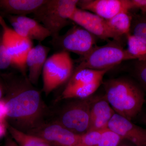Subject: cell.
Here are the masks:
<instances>
[{
    "mask_svg": "<svg viewBox=\"0 0 146 146\" xmlns=\"http://www.w3.org/2000/svg\"><path fill=\"white\" fill-rule=\"evenodd\" d=\"M70 21L94 35L97 38L104 40H112L121 42L120 36L108 24L107 21L94 13L77 7Z\"/></svg>",
    "mask_w": 146,
    "mask_h": 146,
    "instance_id": "obj_11",
    "label": "cell"
},
{
    "mask_svg": "<svg viewBox=\"0 0 146 146\" xmlns=\"http://www.w3.org/2000/svg\"><path fill=\"white\" fill-rule=\"evenodd\" d=\"M128 52L136 60H146V44L133 35L129 33L125 36Z\"/></svg>",
    "mask_w": 146,
    "mask_h": 146,
    "instance_id": "obj_20",
    "label": "cell"
},
{
    "mask_svg": "<svg viewBox=\"0 0 146 146\" xmlns=\"http://www.w3.org/2000/svg\"><path fill=\"white\" fill-rule=\"evenodd\" d=\"M43 140L51 146H78L81 135L55 121L42 123L27 133Z\"/></svg>",
    "mask_w": 146,
    "mask_h": 146,
    "instance_id": "obj_10",
    "label": "cell"
},
{
    "mask_svg": "<svg viewBox=\"0 0 146 146\" xmlns=\"http://www.w3.org/2000/svg\"><path fill=\"white\" fill-rule=\"evenodd\" d=\"M131 60L136 59L124 48L121 42L112 40L103 46H96L88 54L80 57L75 69H112L123 61Z\"/></svg>",
    "mask_w": 146,
    "mask_h": 146,
    "instance_id": "obj_4",
    "label": "cell"
},
{
    "mask_svg": "<svg viewBox=\"0 0 146 146\" xmlns=\"http://www.w3.org/2000/svg\"><path fill=\"white\" fill-rule=\"evenodd\" d=\"M111 69H74L61 94L62 100L84 99L93 96L102 83L105 75Z\"/></svg>",
    "mask_w": 146,
    "mask_h": 146,
    "instance_id": "obj_5",
    "label": "cell"
},
{
    "mask_svg": "<svg viewBox=\"0 0 146 146\" xmlns=\"http://www.w3.org/2000/svg\"><path fill=\"white\" fill-rule=\"evenodd\" d=\"M77 7L106 20L131 9L130 0H78Z\"/></svg>",
    "mask_w": 146,
    "mask_h": 146,
    "instance_id": "obj_12",
    "label": "cell"
},
{
    "mask_svg": "<svg viewBox=\"0 0 146 146\" xmlns=\"http://www.w3.org/2000/svg\"><path fill=\"white\" fill-rule=\"evenodd\" d=\"M7 130L11 137L19 146H51L37 137L17 130L8 123Z\"/></svg>",
    "mask_w": 146,
    "mask_h": 146,
    "instance_id": "obj_19",
    "label": "cell"
},
{
    "mask_svg": "<svg viewBox=\"0 0 146 146\" xmlns=\"http://www.w3.org/2000/svg\"><path fill=\"white\" fill-rule=\"evenodd\" d=\"M131 9H140L142 14L146 13V0H130Z\"/></svg>",
    "mask_w": 146,
    "mask_h": 146,
    "instance_id": "obj_26",
    "label": "cell"
},
{
    "mask_svg": "<svg viewBox=\"0 0 146 146\" xmlns=\"http://www.w3.org/2000/svg\"><path fill=\"white\" fill-rule=\"evenodd\" d=\"M133 73L142 88L146 91V60H136Z\"/></svg>",
    "mask_w": 146,
    "mask_h": 146,
    "instance_id": "obj_24",
    "label": "cell"
},
{
    "mask_svg": "<svg viewBox=\"0 0 146 146\" xmlns=\"http://www.w3.org/2000/svg\"><path fill=\"white\" fill-rule=\"evenodd\" d=\"M106 21L110 27L120 36L125 37L130 33L132 15L129 11L120 12Z\"/></svg>",
    "mask_w": 146,
    "mask_h": 146,
    "instance_id": "obj_18",
    "label": "cell"
},
{
    "mask_svg": "<svg viewBox=\"0 0 146 146\" xmlns=\"http://www.w3.org/2000/svg\"><path fill=\"white\" fill-rule=\"evenodd\" d=\"M11 66V60L7 52L3 39V31L0 34V70Z\"/></svg>",
    "mask_w": 146,
    "mask_h": 146,
    "instance_id": "obj_25",
    "label": "cell"
},
{
    "mask_svg": "<svg viewBox=\"0 0 146 146\" xmlns=\"http://www.w3.org/2000/svg\"><path fill=\"white\" fill-rule=\"evenodd\" d=\"M2 32V29L1 27L0 26V34Z\"/></svg>",
    "mask_w": 146,
    "mask_h": 146,
    "instance_id": "obj_33",
    "label": "cell"
},
{
    "mask_svg": "<svg viewBox=\"0 0 146 146\" xmlns=\"http://www.w3.org/2000/svg\"><path fill=\"white\" fill-rule=\"evenodd\" d=\"M46 0H0V15L27 16L33 14Z\"/></svg>",
    "mask_w": 146,
    "mask_h": 146,
    "instance_id": "obj_17",
    "label": "cell"
},
{
    "mask_svg": "<svg viewBox=\"0 0 146 146\" xmlns=\"http://www.w3.org/2000/svg\"><path fill=\"white\" fill-rule=\"evenodd\" d=\"M4 16L11 25L13 30L24 38L41 43L51 36L48 30L34 18L27 16L8 15Z\"/></svg>",
    "mask_w": 146,
    "mask_h": 146,
    "instance_id": "obj_13",
    "label": "cell"
},
{
    "mask_svg": "<svg viewBox=\"0 0 146 146\" xmlns=\"http://www.w3.org/2000/svg\"><path fill=\"white\" fill-rule=\"evenodd\" d=\"M74 63L70 53L57 51L48 58L43 71L42 91L47 96L67 83L74 71Z\"/></svg>",
    "mask_w": 146,
    "mask_h": 146,
    "instance_id": "obj_6",
    "label": "cell"
},
{
    "mask_svg": "<svg viewBox=\"0 0 146 146\" xmlns=\"http://www.w3.org/2000/svg\"><path fill=\"white\" fill-rule=\"evenodd\" d=\"M103 130L88 131L81 135L80 142L78 146H98Z\"/></svg>",
    "mask_w": 146,
    "mask_h": 146,
    "instance_id": "obj_23",
    "label": "cell"
},
{
    "mask_svg": "<svg viewBox=\"0 0 146 146\" xmlns=\"http://www.w3.org/2000/svg\"><path fill=\"white\" fill-rule=\"evenodd\" d=\"M118 146H136L129 141L123 139Z\"/></svg>",
    "mask_w": 146,
    "mask_h": 146,
    "instance_id": "obj_31",
    "label": "cell"
},
{
    "mask_svg": "<svg viewBox=\"0 0 146 146\" xmlns=\"http://www.w3.org/2000/svg\"><path fill=\"white\" fill-rule=\"evenodd\" d=\"M4 146H19L11 136H7L6 138Z\"/></svg>",
    "mask_w": 146,
    "mask_h": 146,
    "instance_id": "obj_28",
    "label": "cell"
},
{
    "mask_svg": "<svg viewBox=\"0 0 146 146\" xmlns=\"http://www.w3.org/2000/svg\"><path fill=\"white\" fill-rule=\"evenodd\" d=\"M0 122L7 123V111L5 101L0 100Z\"/></svg>",
    "mask_w": 146,
    "mask_h": 146,
    "instance_id": "obj_27",
    "label": "cell"
},
{
    "mask_svg": "<svg viewBox=\"0 0 146 146\" xmlns=\"http://www.w3.org/2000/svg\"></svg>",
    "mask_w": 146,
    "mask_h": 146,
    "instance_id": "obj_34",
    "label": "cell"
},
{
    "mask_svg": "<svg viewBox=\"0 0 146 146\" xmlns=\"http://www.w3.org/2000/svg\"><path fill=\"white\" fill-rule=\"evenodd\" d=\"M123 140L117 133L106 128L103 131L98 146H118Z\"/></svg>",
    "mask_w": 146,
    "mask_h": 146,
    "instance_id": "obj_22",
    "label": "cell"
},
{
    "mask_svg": "<svg viewBox=\"0 0 146 146\" xmlns=\"http://www.w3.org/2000/svg\"><path fill=\"white\" fill-rule=\"evenodd\" d=\"M4 84L7 122L27 133L45 121L47 108L40 91L28 77L10 74L1 75Z\"/></svg>",
    "mask_w": 146,
    "mask_h": 146,
    "instance_id": "obj_1",
    "label": "cell"
},
{
    "mask_svg": "<svg viewBox=\"0 0 146 146\" xmlns=\"http://www.w3.org/2000/svg\"><path fill=\"white\" fill-rule=\"evenodd\" d=\"M5 94L4 84L3 82L0 81V100L3 98L4 95Z\"/></svg>",
    "mask_w": 146,
    "mask_h": 146,
    "instance_id": "obj_30",
    "label": "cell"
},
{
    "mask_svg": "<svg viewBox=\"0 0 146 146\" xmlns=\"http://www.w3.org/2000/svg\"><path fill=\"white\" fill-rule=\"evenodd\" d=\"M115 113L104 96H97L91 106L88 131L102 130L108 128V123Z\"/></svg>",
    "mask_w": 146,
    "mask_h": 146,
    "instance_id": "obj_16",
    "label": "cell"
},
{
    "mask_svg": "<svg viewBox=\"0 0 146 146\" xmlns=\"http://www.w3.org/2000/svg\"><path fill=\"white\" fill-rule=\"evenodd\" d=\"M141 121L146 126V114L143 115L141 118Z\"/></svg>",
    "mask_w": 146,
    "mask_h": 146,
    "instance_id": "obj_32",
    "label": "cell"
},
{
    "mask_svg": "<svg viewBox=\"0 0 146 146\" xmlns=\"http://www.w3.org/2000/svg\"><path fill=\"white\" fill-rule=\"evenodd\" d=\"M50 51L48 47L39 43L33 47L27 54L25 64L28 71V78L33 85L38 83Z\"/></svg>",
    "mask_w": 146,
    "mask_h": 146,
    "instance_id": "obj_15",
    "label": "cell"
},
{
    "mask_svg": "<svg viewBox=\"0 0 146 146\" xmlns=\"http://www.w3.org/2000/svg\"><path fill=\"white\" fill-rule=\"evenodd\" d=\"M130 33L146 44V13L132 16Z\"/></svg>",
    "mask_w": 146,
    "mask_h": 146,
    "instance_id": "obj_21",
    "label": "cell"
},
{
    "mask_svg": "<svg viewBox=\"0 0 146 146\" xmlns=\"http://www.w3.org/2000/svg\"><path fill=\"white\" fill-rule=\"evenodd\" d=\"M103 84L104 97L115 113L131 121L141 112L145 95L138 84L124 78L109 80Z\"/></svg>",
    "mask_w": 146,
    "mask_h": 146,
    "instance_id": "obj_2",
    "label": "cell"
},
{
    "mask_svg": "<svg viewBox=\"0 0 146 146\" xmlns=\"http://www.w3.org/2000/svg\"><path fill=\"white\" fill-rule=\"evenodd\" d=\"M97 38L85 29L76 25L65 34L52 39L50 43L57 51L72 52L82 57L96 46Z\"/></svg>",
    "mask_w": 146,
    "mask_h": 146,
    "instance_id": "obj_8",
    "label": "cell"
},
{
    "mask_svg": "<svg viewBox=\"0 0 146 146\" xmlns=\"http://www.w3.org/2000/svg\"><path fill=\"white\" fill-rule=\"evenodd\" d=\"M0 26L2 29L3 42L11 60V66L18 70L21 74L28 77L26 58L33 46V42L17 34L8 26L1 15Z\"/></svg>",
    "mask_w": 146,
    "mask_h": 146,
    "instance_id": "obj_9",
    "label": "cell"
},
{
    "mask_svg": "<svg viewBox=\"0 0 146 146\" xmlns=\"http://www.w3.org/2000/svg\"><path fill=\"white\" fill-rule=\"evenodd\" d=\"M78 0H46L33 13L34 19L48 30L52 39L72 22L71 16L77 8Z\"/></svg>",
    "mask_w": 146,
    "mask_h": 146,
    "instance_id": "obj_3",
    "label": "cell"
},
{
    "mask_svg": "<svg viewBox=\"0 0 146 146\" xmlns=\"http://www.w3.org/2000/svg\"><path fill=\"white\" fill-rule=\"evenodd\" d=\"M7 130V123H4L0 122V139L5 136Z\"/></svg>",
    "mask_w": 146,
    "mask_h": 146,
    "instance_id": "obj_29",
    "label": "cell"
},
{
    "mask_svg": "<svg viewBox=\"0 0 146 146\" xmlns=\"http://www.w3.org/2000/svg\"><path fill=\"white\" fill-rule=\"evenodd\" d=\"M107 127L136 146H146V129L117 113L110 121Z\"/></svg>",
    "mask_w": 146,
    "mask_h": 146,
    "instance_id": "obj_14",
    "label": "cell"
},
{
    "mask_svg": "<svg viewBox=\"0 0 146 146\" xmlns=\"http://www.w3.org/2000/svg\"><path fill=\"white\" fill-rule=\"evenodd\" d=\"M96 97L92 96L70 102L62 108L54 121L76 134H84L89 130L91 107Z\"/></svg>",
    "mask_w": 146,
    "mask_h": 146,
    "instance_id": "obj_7",
    "label": "cell"
}]
</instances>
